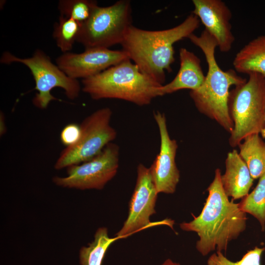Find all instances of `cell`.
<instances>
[{"mask_svg": "<svg viewBox=\"0 0 265 265\" xmlns=\"http://www.w3.org/2000/svg\"><path fill=\"white\" fill-rule=\"evenodd\" d=\"M248 75L245 82L230 92L228 108L234 128L229 142L232 147L259 134L265 127V77L255 73Z\"/></svg>", "mask_w": 265, "mask_h": 265, "instance_id": "cell-5", "label": "cell"}, {"mask_svg": "<svg viewBox=\"0 0 265 265\" xmlns=\"http://www.w3.org/2000/svg\"><path fill=\"white\" fill-rule=\"evenodd\" d=\"M0 62L10 64L20 63L30 71L35 80L34 89L38 92L32 100L34 106L39 109H46L52 101L57 100L51 94L55 87L62 88L67 97L74 100L79 96L81 87L78 80L67 76L56 64L52 63L50 57L43 51L37 49L33 55L22 58L8 52L2 53Z\"/></svg>", "mask_w": 265, "mask_h": 265, "instance_id": "cell-6", "label": "cell"}, {"mask_svg": "<svg viewBox=\"0 0 265 265\" xmlns=\"http://www.w3.org/2000/svg\"><path fill=\"white\" fill-rule=\"evenodd\" d=\"M3 113H0V122H2V123L0 122V126L2 125V128L0 129V135L3 134L5 132L4 131V130H3V126L4 125V123H3V120H4V117H3Z\"/></svg>", "mask_w": 265, "mask_h": 265, "instance_id": "cell-25", "label": "cell"}, {"mask_svg": "<svg viewBox=\"0 0 265 265\" xmlns=\"http://www.w3.org/2000/svg\"><path fill=\"white\" fill-rule=\"evenodd\" d=\"M119 157V147L115 143H110L90 160L68 167L67 176L54 177L53 182L63 187L101 189L116 174Z\"/></svg>", "mask_w": 265, "mask_h": 265, "instance_id": "cell-9", "label": "cell"}, {"mask_svg": "<svg viewBox=\"0 0 265 265\" xmlns=\"http://www.w3.org/2000/svg\"><path fill=\"white\" fill-rule=\"evenodd\" d=\"M225 167V172L221 176L225 193L232 200L243 198L248 194L254 179L247 164L236 150L228 153Z\"/></svg>", "mask_w": 265, "mask_h": 265, "instance_id": "cell-15", "label": "cell"}, {"mask_svg": "<svg viewBox=\"0 0 265 265\" xmlns=\"http://www.w3.org/2000/svg\"><path fill=\"white\" fill-rule=\"evenodd\" d=\"M261 133L263 137L265 138V128L261 131Z\"/></svg>", "mask_w": 265, "mask_h": 265, "instance_id": "cell-26", "label": "cell"}, {"mask_svg": "<svg viewBox=\"0 0 265 265\" xmlns=\"http://www.w3.org/2000/svg\"><path fill=\"white\" fill-rule=\"evenodd\" d=\"M180 68L170 82L162 85L159 91V96H162L182 89H198L203 83L204 75L200 58L193 52L185 48L179 50Z\"/></svg>", "mask_w": 265, "mask_h": 265, "instance_id": "cell-14", "label": "cell"}, {"mask_svg": "<svg viewBox=\"0 0 265 265\" xmlns=\"http://www.w3.org/2000/svg\"><path fill=\"white\" fill-rule=\"evenodd\" d=\"M238 153L247 164L253 179L265 174V142L259 134L247 136L238 145Z\"/></svg>", "mask_w": 265, "mask_h": 265, "instance_id": "cell-17", "label": "cell"}, {"mask_svg": "<svg viewBox=\"0 0 265 265\" xmlns=\"http://www.w3.org/2000/svg\"><path fill=\"white\" fill-rule=\"evenodd\" d=\"M240 209L255 217L265 229V174L259 178L253 190L243 197L239 203Z\"/></svg>", "mask_w": 265, "mask_h": 265, "instance_id": "cell-19", "label": "cell"}, {"mask_svg": "<svg viewBox=\"0 0 265 265\" xmlns=\"http://www.w3.org/2000/svg\"><path fill=\"white\" fill-rule=\"evenodd\" d=\"M117 237L110 238L107 228L101 227L96 231L94 240L87 246H83L80 251L79 258L80 265H101L105 253L109 246L116 240Z\"/></svg>", "mask_w": 265, "mask_h": 265, "instance_id": "cell-18", "label": "cell"}, {"mask_svg": "<svg viewBox=\"0 0 265 265\" xmlns=\"http://www.w3.org/2000/svg\"><path fill=\"white\" fill-rule=\"evenodd\" d=\"M265 248L255 247L247 251L237 262H233L227 258L222 252L216 251L211 255L207 260V265H261V257Z\"/></svg>", "mask_w": 265, "mask_h": 265, "instance_id": "cell-22", "label": "cell"}, {"mask_svg": "<svg viewBox=\"0 0 265 265\" xmlns=\"http://www.w3.org/2000/svg\"><path fill=\"white\" fill-rule=\"evenodd\" d=\"M132 12L128 0H120L108 6L98 5L90 18L82 24L77 42L85 49H109L121 44L132 25Z\"/></svg>", "mask_w": 265, "mask_h": 265, "instance_id": "cell-7", "label": "cell"}, {"mask_svg": "<svg viewBox=\"0 0 265 265\" xmlns=\"http://www.w3.org/2000/svg\"><path fill=\"white\" fill-rule=\"evenodd\" d=\"M158 194L150 168L139 164L128 217L116 234V237L119 238H125L151 224L150 217L156 213L155 206Z\"/></svg>", "mask_w": 265, "mask_h": 265, "instance_id": "cell-10", "label": "cell"}, {"mask_svg": "<svg viewBox=\"0 0 265 265\" xmlns=\"http://www.w3.org/2000/svg\"><path fill=\"white\" fill-rule=\"evenodd\" d=\"M98 5L95 0H60L58 9L60 15L71 18L82 25L90 18Z\"/></svg>", "mask_w": 265, "mask_h": 265, "instance_id": "cell-21", "label": "cell"}, {"mask_svg": "<svg viewBox=\"0 0 265 265\" xmlns=\"http://www.w3.org/2000/svg\"><path fill=\"white\" fill-rule=\"evenodd\" d=\"M235 70L249 75L258 73L265 77V35L248 42L235 56Z\"/></svg>", "mask_w": 265, "mask_h": 265, "instance_id": "cell-16", "label": "cell"}, {"mask_svg": "<svg viewBox=\"0 0 265 265\" xmlns=\"http://www.w3.org/2000/svg\"><path fill=\"white\" fill-rule=\"evenodd\" d=\"M200 22L191 13L179 25L166 29L147 30L132 25L120 45L142 72L163 85L165 72L171 71L175 61L174 44L194 33Z\"/></svg>", "mask_w": 265, "mask_h": 265, "instance_id": "cell-2", "label": "cell"}, {"mask_svg": "<svg viewBox=\"0 0 265 265\" xmlns=\"http://www.w3.org/2000/svg\"><path fill=\"white\" fill-rule=\"evenodd\" d=\"M80 53H63L56 59V65L69 77L78 80L94 76L129 58L122 50L105 48L85 49Z\"/></svg>", "mask_w": 265, "mask_h": 265, "instance_id": "cell-11", "label": "cell"}, {"mask_svg": "<svg viewBox=\"0 0 265 265\" xmlns=\"http://www.w3.org/2000/svg\"><path fill=\"white\" fill-rule=\"evenodd\" d=\"M188 38L201 50L208 65L203 83L198 89L190 91V96L200 112L215 120L231 133L234 123L228 108L229 89L233 85L244 83L246 79L238 76L234 70L221 69L215 56L217 43L206 30L199 36L193 33Z\"/></svg>", "mask_w": 265, "mask_h": 265, "instance_id": "cell-3", "label": "cell"}, {"mask_svg": "<svg viewBox=\"0 0 265 265\" xmlns=\"http://www.w3.org/2000/svg\"><path fill=\"white\" fill-rule=\"evenodd\" d=\"M192 13L196 15L206 30L216 41L221 52L230 51L235 38L230 20L232 12L221 0H193Z\"/></svg>", "mask_w": 265, "mask_h": 265, "instance_id": "cell-13", "label": "cell"}, {"mask_svg": "<svg viewBox=\"0 0 265 265\" xmlns=\"http://www.w3.org/2000/svg\"><path fill=\"white\" fill-rule=\"evenodd\" d=\"M160 139L159 152L149 167L154 185L158 193H173L179 182L180 175L175 158L178 145L170 138L164 113L154 112Z\"/></svg>", "mask_w": 265, "mask_h": 265, "instance_id": "cell-12", "label": "cell"}, {"mask_svg": "<svg viewBox=\"0 0 265 265\" xmlns=\"http://www.w3.org/2000/svg\"><path fill=\"white\" fill-rule=\"evenodd\" d=\"M81 25L74 19L60 15L53 32L58 48L63 53L69 52L77 42Z\"/></svg>", "mask_w": 265, "mask_h": 265, "instance_id": "cell-20", "label": "cell"}, {"mask_svg": "<svg viewBox=\"0 0 265 265\" xmlns=\"http://www.w3.org/2000/svg\"><path fill=\"white\" fill-rule=\"evenodd\" d=\"M112 113L110 108L103 107L87 116L80 125V139L61 151L54 168L60 170L87 161L111 143L117 135L116 131L110 124Z\"/></svg>", "mask_w": 265, "mask_h": 265, "instance_id": "cell-8", "label": "cell"}, {"mask_svg": "<svg viewBox=\"0 0 265 265\" xmlns=\"http://www.w3.org/2000/svg\"><path fill=\"white\" fill-rule=\"evenodd\" d=\"M82 90L95 100L115 99L139 106L159 97L162 85L144 74L128 58L101 73L82 80Z\"/></svg>", "mask_w": 265, "mask_h": 265, "instance_id": "cell-4", "label": "cell"}, {"mask_svg": "<svg viewBox=\"0 0 265 265\" xmlns=\"http://www.w3.org/2000/svg\"><path fill=\"white\" fill-rule=\"evenodd\" d=\"M80 126L75 123L66 125L60 133V141L66 147L76 144L80 136Z\"/></svg>", "mask_w": 265, "mask_h": 265, "instance_id": "cell-23", "label": "cell"}, {"mask_svg": "<svg viewBox=\"0 0 265 265\" xmlns=\"http://www.w3.org/2000/svg\"><path fill=\"white\" fill-rule=\"evenodd\" d=\"M160 265H181L180 263L175 262L170 259H167L165 260Z\"/></svg>", "mask_w": 265, "mask_h": 265, "instance_id": "cell-24", "label": "cell"}, {"mask_svg": "<svg viewBox=\"0 0 265 265\" xmlns=\"http://www.w3.org/2000/svg\"><path fill=\"white\" fill-rule=\"evenodd\" d=\"M220 170L216 169L200 214L193 216L190 222L180 224L182 230L197 233L199 238L196 248L203 256L215 250L226 252L229 243L237 239L246 226V213L238 204L229 200L223 188Z\"/></svg>", "mask_w": 265, "mask_h": 265, "instance_id": "cell-1", "label": "cell"}]
</instances>
